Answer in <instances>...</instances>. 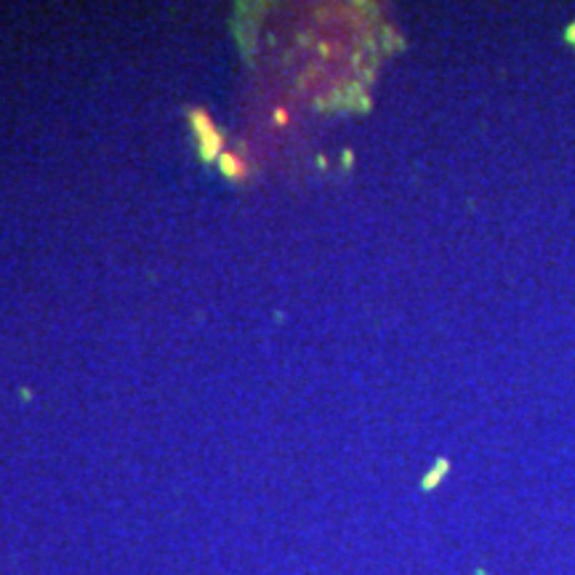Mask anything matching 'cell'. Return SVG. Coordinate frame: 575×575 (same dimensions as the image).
Here are the masks:
<instances>
[{"label": "cell", "instance_id": "7a4b0ae2", "mask_svg": "<svg viewBox=\"0 0 575 575\" xmlns=\"http://www.w3.org/2000/svg\"><path fill=\"white\" fill-rule=\"evenodd\" d=\"M221 168H224V174H229L232 179L245 176V163L234 155H221Z\"/></svg>", "mask_w": 575, "mask_h": 575}, {"label": "cell", "instance_id": "6da1fadb", "mask_svg": "<svg viewBox=\"0 0 575 575\" xmlns=\"http://www.w3.org/2000/svg\"><path fill=\"white\" fill-rule=\"evenodd\" d=\"M192 126H195V134H197V139L203 141V149H205V155L211 157L221 146V141H219V131L214 128V123H211V117L208 115H203V112H195L192 115Z\"/></svg>", "mask_w": 575, "mask_h": 575}]
</instances>
